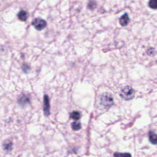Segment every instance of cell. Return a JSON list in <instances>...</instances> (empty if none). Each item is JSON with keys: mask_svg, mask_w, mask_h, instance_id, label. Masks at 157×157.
Here are the masks:
<instances>
[{"mask_svg": "<svg viewBox=\"0 0 157 157\" xmlns=\"http://www.w3.org/2000/svg\"><path fill=\"white\" fill-rule=\"evenodd\" d=\"M134 90L131 86H126L121 89L120 96L125 100L133 99L135 97Z\"/></svg>", "mask_w": 157, "mask_h": 157, "instance_id": "6da1fadb", "label": "cell"}, {"mask_svg": "<svg viewBox=\"0 0 157 157\" xmlns=\"http://www.w3.org/2000/svg\"><path fill=\"white\" fill-rule=\"evenodd\" d=\"M100 103L104 106L109 107L113 103V99L111 94L109 93H104L100 97Z\"/></svg>", "mask_w": 157, "mask_h": 157, "instance_id": "7a4b0ae2", "label": "cell"}, {"mask_svg": "<svg viewBox=\"0 0 157 157\" xmlns=\"http://www.w3.org/2000/svg\"><path fill=\"white\" fill-rule=\"evenodd\" d=\"M32 25L35 27L36 30L41 31L44 30L47 26L46 21L40 18L34 19L32 22Z\"/></svg>", "mask_w": 157, "mask_h": 157, "instance_id": "3957f363", "label": "cell"}, {"mask_svg": "<svg viewBox=\"0 0 157 157\" xmlns=\"http://www.w3.org/2000/svg\"><path fill=\"white\" fill-rule=\"evenodd\" d=\"M49 100V97L47 95H44V114L46 117H48L50 115Z\"/></svg>", "mask_w": 157, "mask_h": 157, "instance_id": "277c9868", "label": "cell"}, {"mask_svg": "<svg viewBox=\"0 0 157 157\" xmlns=\"http://www.w3.org/2000/svg\"><path fill=\"white\" fill-rule=\"evenodd\" d=\"M30 98L25 94H22L18 99V104L21 106H24L30 102Z\"/></svg>", "mask_w": 157, "mask_h": 157, "instance_id": "5b68a950", "label": "cell"}, {"mask_svg": "<svg viewBox=\"0 0 157 157\" xmlns=\"http://www.w3.org/2000/svg\"><path fill=\"white\" fill-rule=\"evenodd\" d=\"M129 21L130 20L128 15L127 13H125L120 17L119 19L120 24H121L122 26H126L129 24Z\"/></svg>", "mask_w": 157, "mask_h": 157, "instance_id": "8992f818", "label": "cell"}, {"mask_svg": "<svg viewBox=\"0 0 157 157\" xmlns=\"http://www.w3.org/2000/svg\"><path fill=\"white\" fill-rule=\"evenodd\" d=\"M18 19L22 21H26L28 18V14L26 11L21 10L18 14Z\"/></svg>", "mask_w": 157, "mask_h": 157, "instance_id": "52a82bcc", "label": "cell"}, {"mask_svg": "<svg viewBox=\"0 0 157 157\" xmlns=\"http://www.w3.org/2000/svg\"><path fill=\"white\" fill-rule=\"evenodd\" d=\"M149 140L152 144L157 145V135L152 132L149 133Z\"/></svg>", "mask_w": 157, "mask_h": 157, "instance_id": "ba28073f", "label": "cell"}, {"mask_svg": "<svg viewBox=\"0 0 157 157\" xmlns=\"http://www.w3.org/2000/svg\"><path fill=\"white\" fill-rule=\"evenodd\" d=\"M3 148L5 151L10 152L12 149L13 144L11 141L7 140L3 143Z\"/></svg>", "mask_w": 157, "mask_h": 157, "instance_id": "9c48e42d", "label": "cell"}, {"mask_svg": "<svg viewBox=\"0 0 157 157\" xmlns=\"http://www.w3.org/2000/svg\"><path fill=\"white\" fill-rule=\"evenodd\" d=\"M71 118L75 120H78L81 118V114L78 111H73L70 114Z\"/></svg>", "mask_w": 157, "mask_h": 157, "instance_id": "30bf717a", "label": "cell"}, {"mask_svg": "<svg viewBox=\"0 0 157 157\" xmlns=\"http://www.w3.org/2000/svg\"><path fill=\"white\" fill-rule=\"evenodd\" d=\"M71 127L74 131H78L82 128V125L79 122H73L71 123Z\"/></svg>", "mask_w": 157, "mask_h": 157, "instance_id": "8fae6325", "label": "cell"}, {"mask_svg": "<svg viewBox=\"0 0 157 157\" xmlns=\"http://www.w3.org/2000/svg\"><path fill=\"white\" fill-rule=\"evenodd\" d=\"M149 6L153 9H157V0H150L149 2Z\"/></svg>", "mask_w": 157, "mask_h": 157, "instance_id": "7c38bea8", "label": "cell"}, {"mask_svg": "<svg viewBox=\"0 0 157 157\" xmlns=\"http://www.w3.org/2000/svg\"><path fill=\"white\" fill-rule=\"evenodd\" d=\"M22 68L23 71L26 73H27L28 72H29V71L30 70V67L26 64L23 65V66L22 67Z\"/></svg>", "mask_w": 157, "mask_h": 157, "instance_id": "4fadbf2b", "label": "cell"}, {"mask_svg": "<svg viewBox=\"0 0 157 157\" xmlns=\"http://www.w3.org/2000/svg\"><path fill=\"white\" fill-rule=\"evenodd\" d=\"M114 156H117V157H120V156H122V157H127V156H131L129 154H127V153H125V154H121V153H115L114 154Z\"/></svg>", "mask_w": 157, "mask_h": 157, "instance_id": "5bb4252c", "label": "cell"}, {"mask_svg": "<svg viewBox=\"0 0 157 157\" xmlns=\"http://www.w3.org/2000/svg\"><path fill=\"white\" fill-rule=\"evenodd\" d=\"M96 4L95 1H90V3H88V6L90 9H94V7H96Z\"/></svg>", "mask_w": 157, "mask_h": 157, "instance_id": "9a60e30c", "label": "cell"}]
</instances>
